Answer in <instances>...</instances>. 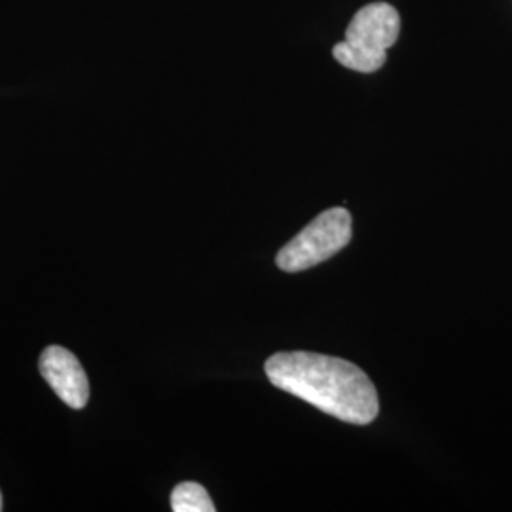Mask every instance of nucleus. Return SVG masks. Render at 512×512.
<instances>
[{
	"label": "nucleus",
	"instance_id": "nucleus-1",
	"mask_svg": "<svg viewBox=\"0 0 512 512\" xmlns=\"http://www.w3.org/2000/svg\"><path fill=\"white\" fill-rule=\"evenodd\" d=\"M268 380L321 412L353 425L378 416L376 387L353 363L310 351L275 353L266 361Z\"/></svg>",
	"mask_w": 512,
	"mask_h": 512
},
{
	"label": "nucleus",
	"instance_id": "nucleus-2",
	"mask_svg": "<svg viewBox=\"0 0 512 512\" xmlns=\"http://www.w3.org/2000/svg\"><path fill=\"white\" fill-rule=\"evenodd\" d=\"M401 33V16L387 2L361 8L348 25L346 40L332 48L334 59L357 73H376L385 65L387 50Z\"/></svg>",
	"mask_w": 512,
	"mask_h": 512
},
{
	"label": "nucleus",
	"instance_id": "nucleus-3",
	"mask_svg": "<svg viewBox=\"0 0 512 512\" xmlns=\"http://www.w3.org/2000/svg\"><path fill=\"white\" fill-rule=\"evenodd\" d=\"M351 241V215L344 207H332L315 217L275 258L283 272L296 274L340 253Z\"/></svg>",
	"mask_w": 512,
	"mask_h": 512
},
{
	"label": "nucleus",
	"instance_id": "nucleus-4",
	"mask_svg": "<svg viewBox=\"0 0 512 512\" xmlns=\"http://www.w3.org/2000/svg\"><path fill=\"white\" fill-rule=\"evenodd\" d=\"M40 374L54 389L55 395L74 410H82L90 401V382L69 349L50 346L40 355Z\"/></svg>",
	"mask_w": 512,
	"mask_h": 512
},
{
	"label": "nucleus",
	"instance_id": "nucleus-5",
	"mask_svg": "<svg viewBox=\"0 0 512 512\" xmlns=\"http://www.w3.org/2000/svg\"><path fill=\"white\" fill-rule=\"evenodd\" d=\"M171 509L175 512H215L207 490L196 482H183L171 494Z\"/></svg>",
	"mask_w": 512,
	"mask_h": 512
},
{
	"label": "nucleus",
	"instance_id": "nucleus-6",
	"mask_svg": "<svg viewBox=\"0 0 512 512\" xmlns=\"http://www.w3.org/2000/svg\"><path fill=\"white\" fill-rule=\"evenodd\" d=\"M0 511H2V495H0Z\"/></svg>",
	"mask_w": 512,
	"mask_h": 512
}]
</instances>
